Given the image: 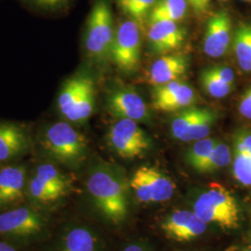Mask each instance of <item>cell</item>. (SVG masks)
<instances>
[{"label":"cell","mask_w":251,"mask_h":251,"mask_svg":"<svg viewBox=\"0 0 251 251\" xmlns=\"http://www.w3.org/2000/svg\"><path fill=\"white\" fill-rule=\"evenodd\" d=\"M0 251H17L8 243L0 241Z\"/></svg>","instance_id":"obj_34"},{"label":"cell","mask_w":251,"mask_h":251,"mask_svg":"<svg viewBox=\"0 0 251 251\" xmlns=\"http://www.w3.org/2000/svg\"><path fill=\"white\" fill-rule=\"evenodd\" d=\"M130 189L142 203L169 201L175 194L173 180L156 167L142 166L129 179Z\"/></svg>","instance_id":"obj_6"},{"label":"cell","mask_w":251,"mask_h":251,"mask_svg":"<svg viewBox=\"0 0 251 251\" xmlns=\"http://www.w3.org/2000/svg\"><path fill=\"white\" fill-rule=\"evenodd\" d=\"M27 167L8 164L0 170V207L21 202L26 195Z\"/></svg>","instance_id":"obj_15"},{"label":"cell","mask_w":251,"mask_h":251,"mask_svg":"<svg viewBox=\"0 0 251 251\" xmlns=\"http://www.w3.org/2000/svg\"><path fill=\"white\" fill-rule=\"evenodd\" d=\"M87 190L94 206L109 222L118 225L125 221L129 207V180L117 165L95 163L88 174Z\"/></svg>","instance_id":"obj_1"},{"label":"cell","mask_w":251,"mask_h":251,"mask_svg":"<svg viewBox=\"0 0 251 251\" xmlns=\"http://www.w3.org/2000/svg\"><path fill=\"white\" fill-rule=\"evenodd\" d=\"M238 110L243 117L251 120V86L243 94L239 101Z\"/></svg>","instance_id":"obj_30"},{"label":"cell","mask_w":251,"mask_h":251,"mask_svg":"<svg viewBox=\"0 0 251 251\" xmlns=\"http://www.w3.org/2000/svg\"><path fill=\"white\" fill-rule=\"evenodd\" d=\"M244 1H247V2H251V0H244Z\"/></svg>","instance_id":"obj_36"},{"label":"cell","mask_w":251,"mask_h":251,"mask_svg":"<svg viewBox=\"0 0 251 251\" xmlns=\"http://www.w3.org/2000/svg\"><path fill=\"white\" fill-rule=\"evenodd\" d=\"M208 70L220 80L225 82L226 84H229L231 86H234L235 76L232 68L224 66V65H219V66L208 67Z\"/></svg>","instance_id":"obj_29"},{"label":"cell","mask_w":251,"mask_h":251,"mask_svg":"<svg viewBox=\"0 0 251 251\" xmlns=\"http://www.w3.org/2000/svg\"><path fill=\"white\" fill-rule=\"evenodd\" d=\"M161 229L172 240L188 242L204 234L207 229V224L194 211L179 209L164 219Z\"/></svg>","instance_id":"obj_13"},{"label":"cell","mask_w":251,"mask_h":251,"mask_svg":"<svg viewBox=\"0 0 251 251\" xmlns=\"http://www.w3.org/2000/svg\"><path fill=\"white\" fill-rule=\"evenodd\" d=\"M142 32L130 19L122 22L116 29L110 60L120 71L130 74L137 70L141 60Z\"/></svg>","instance_id":"obj_7"},{"label":"cell","mask_w":251,"mask_h":251,"mask_svg":"<svg viewBox=\"0 0 251 251\" xmlns=\"http://www.w3.org/2000/svg\"><path fill=\"white\" fill-rule=\"evenodd\" d=\"M108 111L118 119L145 121L149 119V111L144 99L133 90L125 87H114L106 96Z\"/></svg>","instance_id":"obj_10"},{"label":"cell","mask_w":251,"mask_h":251,"mask_svg":"<svg viewBox=\"0 0 251 251\" xmlns=\"http://www.w3.org/2000/svg\"><path fill=\"white\" fill-rule=\"evenodd\" d=\"M200 83L207 95L213 98H224L227 96L233 86L226 84L225 82L217 78L215 75L208 70V68L204 69L200 75Z\"/></svg>","instance_id":"obj_26"},{"label":"cell","mask_w":251,"mask_h":251,"mask_svg":"<svg viewBox=\"0 0 251 251\" xmlns=\"http://www.w3.org/2000/svg\"><path fill=\"white\" fill-rule=\"evenodd\" d=\"M27 2L34 4L36 7L44 9H57L62 6L59 0H26Z\"/></svg>","instance_id":"obj_31"},{"label":"cell","mask_w":251,"mask_h":251,"mask_svg":"<svg viewBox=\"0 0 251 251\" xmlns=\"http://www.w3.org/2000/svg\"><path fill=\"white\" fill-rule=\"evenodd\" d=\"M94 89L92 78L86 75H75L63 83L57 99V110L63 120L70 115L81 98Z\"/></svg>","instance_id":"obj_18"},{"label":"cell","mask_w":251,"mask_h":251,"mask_svg":"<svg viewBox=\"0 0 251 251\" xmlns=\"http://www.w3.org/2000/svg\"><path fill=\"white\" fill-rule=\"evenodd\" d=\"M123 251H151L150 249L145 246L144 244H138L134 243L131 245H128L127 247H126Z\"/></svg>","instance_id":"obj_33"},{"label":"cell","mask_w":251,"mask_h":251,"mask_svg":"<svg viewBox=\"0 0 251 251\" xmlns=\"http://www.w3.org/2000/svg\"><path fill=\"white\" fill-rule=\"evenodd\" d=\"M188 9L187 0H158L148 17V24L158 21L179 22L185 17Z\"/></svg>","instance_id":"obj_20"},{"label":"cell","mask_w":251,"mask_h":251,"mask_svg":"<svg viewBox=\"0 0 251 251\" xmlns=\"http://www.w3.org/2000/svg\"><path fill=\"white\" fill-rule=\"evenodd\" d=\"M32 139L28 127L11 121H0V163L15 161L30 152Z\"/></svg>","instance_id":"obj_12"},{"label":"cell","mask_w":251,"mask_h":251,"mask_svg":"<svg viewBox=\"0 0 251 251\" xmlns=\"http://www.w3.org/2000/svg\"><path fill=\"white\" fill-rule=\"evenodd\" d=\"M188 57L184 54L163 55L152 63L148 72V81L153 87L179 80L188 70Z\"/></svg>","instance_id":"obj_17"},{"label":"cell","mask_w":251,"mask_h":251,"mask_svg":"<svg viewBox=\"0 0 251 251\" xmlns=\"http://www.w3.org/2000/svg\"><path fill=\"white\" fill-rule=\"evenodd\" d=\"M233 175L244 186L251 187V158L241 152L233 151Z\"/></svg>","instance_id":"obj_27"},{"label":"cell","mask_w":251,"mask_h":251,"mask_svg":"<svg viewBox=\"0 0 251 251\" xmlns=\"http://www.w3.org/2000/svg\"><path fill=\"white\" fill-rule=\"evenodd\" d=\"M232 37L231 17L226 10L213 14L206 24L203 50L210 58H221L228 52Z\"/></svg>","instance_id":"obj_14"},{"label":"cell","mask_w":251,"mask_h":251,"mask_svg":"<svg viewBox=\"0 0 251 251\" xmlns=\"http://www.w3.org/2000/svg\"><path fill=\"white\" fill-rule=\"evenodd\" d=\"M204 108L190 107L180 110L179 114L171 121V133L180 142H189L192 128L201 116Z\"/></svg>","instance_id":"obj_21"},{"label":"cell","mask_w":251,"mask_h":251,"mask_svg":"<svg viewBox=\"0 0 251 251\" xmlns=\"http://www.w3.org/2000/svg\"><path fill=\"white\" fill-rule=\"evenodd\" d=\"M224 1H225V0H224Z\"/></svg>","instance_id":"obj_37"},{"label":"cell","mask_w":251,"mask_h":251,"mask_svg":"<svg viewBox=\"0 0 251 251\" xmlns=\"http://www.w3.org/2000/svg\"><path fill=\"white\" fill-rule=\"evenodd\" d=\"M187 2L197 14L202 15L208 9L210 0H187Z\"/></svg>","instance_id":"obj_32"},{"label":"cell","mask_w":251,"mask_h":251,"mask_svg":"<svg viewBox=\"0 0 251 251\" xmlns=\"http://www.w3.org/2000/svg\"><path fill=\"white\" fill-rule=\"evenodd\" d=\"M72 181L52 161L37 165L27 182L26 195L30 200L39 205H50L66 197Z\"/></svg>","instance_id":"obj_5"},{"label":"cell","mask_w":251,"mask_h":251,"mask_svg":"<svg viewBox=\"0 0 251 251\" xmlns=\"http://www.w3.org/2000/svg\"><path fill=\"white\" fill-rule=\"evenodd\" d=\"M45 221L31 207H18L0 214V234L12 237H29L40 233Z\"/></svg>","instance_id":"obj_9"},{"label":"cell","mask_w":251,"mask_h":251,"mask_svg":"<svg viewBox=\"0 0 251 251\" xmlns=\"http://www.w3.org/2000/svg\"><path fill=\"white\" fill-rule=\"evenodd\" d=\"M233 50L241 70L251 72V24H241L234 31Z\"/></svg>","instance_id":"obj_19"},{"label":"cell","mask_w":251,"mask_h":251,"mask_svg":"<svg viewBox=\"0 0 251 251\" xmlns=\"http://www.w3.org/2000/svg\"><path fill=\"white\" fill-rule=\"evenodd\" d=\"M233 151L241 152L251 158V130L240 129L234 134Z\"/></svg>","instance_id":"obj_28"},{"label":"cell","mask_w":251,"mask_h":251,"mask_svg":"<svg viewBox=\"0 0 251 251\" xmlns=\"http://www.w3.org/2000/svg\"><path fill=\"white\" fill-rule=\"evenodd\" d=\"M116 29L109 0H96L91 8L85 33V50L90 60L104 63L110 60Z\"/></svg>","instance_id":"obj_4"},{"label":"cell","mask_w":251,"mask_h":251,"mask_svg":"<svg viewBox=\"0 0 251 251\" xmlns=\"http://www.w3.org/2000/svg\"><path fill=\"white\" fill-rule=\"evenodd\" d=\"M196 100V91L179 80L156 86L152 91V107L160 112L180 111L192 106Z\"/></svg>","instance_id":"obj_11"},{"label":"cell","mask_w":251,"mask_h":251,"mask_svg":"<svg viewBox=\"0 0 251 251\" xmlns=\"http://www.w3.org/2000/svg\"><path fill=\"white\" fill-rule=\"evenodd\" d=\"M240 251H251V247H248V248H245Z\"/></svg>","instance_id":"obj_35"},{"label":"cell","mask_w":251,"mask_h":251,"mask_svg":"<svg viewBox=\"0 0 251 251\" xmlns=\"http://www.w3.org/2000/svg\"><path fill=\"white\" fill-rule=\"evenodd\" d=\"M147 36L152 51L165 55L181 47L186 32L176 22L158 21L149 24Z\"/></svg>","instance_id":"obj_16"},{"label":"cell","mask_w":251,"mask_h":251,"mask_svg":"<svg viewBox=\"0 0 251 251\" xmlns=\"http://www.w3.org/2000/svg\"><path fill=\"white\" fill-rule=\"evenodd\" d=\"M117 2L126 15L145 32L146 23L155 0H117Z\"/></svg>","instance_id":"obj_23"},{"label":"cell","mask_w":251,"mask_h":251,"mask_svg":"<svg viewBox=\"0 0 251 251\" xmlns=\"http://www.w3.org/2000/svg\"><path fill=\"white\" fill-rule=\"evenodd\" d=\"M38 144L50 161L68 168L81 165L89 150L87 138L65 120L44 126L38 135Z\"/></svg>","instance_id":"obj_2"},{"label":"cell","mask_w":251,"mask_h":251,"mask_svg":"<svg viewBox=\"0 0 251 251\" xmlns=\"http://www.w3.org/2000/svg\"><path fill=\"white\" fill-rule=\"evenodd\" d=\"M193 211L207 225L234 230L240 222V210L233 194L219 182H211L199 194Z\"/></svg>","instance_id":"obj_3"},{"label":"cell","mask_w":251,"mask_h":251,"mask_svg":"<svg viewBox=\"0 0 251 251\" xmlns=\"http://www.w3.org/2000/svg\"><path fill=\"white\" fill-rule=\"evenodd\" d=\"M62 251H96V238L89 229L75 227L64 236Z\"/></svg>","instance_id":"obj_22"},{"label":"cell","mask_w":251,"mask_h":251,"mask_svg":"<svg viewBox=\"0 0 251 251\" xmlns=\"http://www.w3.org/2000/svg\"><path fill=\"white\" fill-rule=\"evenodd\" d=\"M218 142L217 139L208 137L196 141L186 153V161L194 170L199 171Z\"/></svg>","instance_id":"obj_24"},{"label":"cell","mask_w":251,"mask_h":251,"mask_svg":"<svg viewBox=\"0 0 251 251\" xmlns=\"http://www.w3.org/2000/svg\"><path fill=\"white\" fill-rule=\"evenodd\" d=\"M232 160V152L229 146L225 143L218 142L198 172L212 173L220 171L230 165Z\"/></svg>","instance_id":"obj_25"},{"label":"cell","mask_w":251,"mask_h":251,"mask_svg":"<svg viewBox=\"0 0 251 251\" xmlns=\"http://www.w3.org/2000/svg\"><path fill=\"white\" fill-rule=\"evenodd\" d=\"M107 143L118 156L132 159L151 147V140L134 120L120 118L108 130Z\"/></svg>","instance_id":"obj_8"}]
</instances>
